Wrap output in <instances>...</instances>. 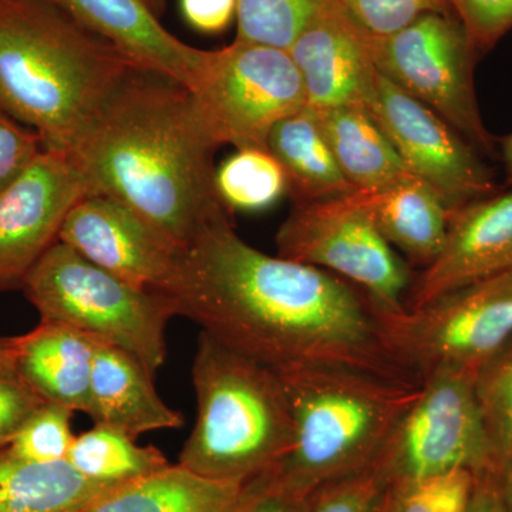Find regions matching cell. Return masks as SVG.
<instances>
[{
  "mask_svg": "<svg viewBox=\"0 0 512 512\" xmlns=\"http://www.w3.org/2000/svg\"><path fill=\"white\" fill-rule=\"evenodd\" d=\"M278 373L291 404L293 443L256 480L301 498L372 467L421 390V382L349 367L302 366Z\"/></svg>",
  "mask_w": 512,
  "mask_h": 512,
  "instance_id": "4",
  "label": "cell"
},
{
  "mask_svg": "<svg viewBox=\"0 0 512 512\" xmlns=\"http://www.w3.org/2000/svg\"><path fill=\"white\" fill-rule=\"evenodd\" d=\"M138 64L50 0H0V110L46 150L73 153Z\"/></svg>",
  "mask_w": 512,
  "mask_h": 512,
  "instance_id": "3",
  "label": "cell"
},
{
  "mask_svg": "<svg viewBox=\"0 0 512 512\" xmlns=\"http://www.w3.org/2000/svg\"><path fill=\"white\" fill-rule=\"evenodd\" d=\"M248 495L249 481L217 480L170 464L114 488L82 512H241Z\"/></svg>",
  "mask_w": 512,
  "mask_h": 512,
  "instance_id": "21",
  "label": "cell"
},
{
  "mask_svg": "<svg viewBox=\"0 0 512 512\" xmlns=\"http://www.w3.org/2000/svg\"><path fill=\"white\" fill-rule=\"evenodd\" d=\"M22 288L40 320L124 350L153 376L164 365L165 329L177 316L164 293L128 284L60 241L30 269Z\"/></svg>",
  "mask_w": 512,
  "mask_h": 512,
  "instance_id": "6",
  "label": "cell"
},
{
  "mask_svg": "<svg viewBox=\"0 0 512 512\" xmlns=\"http://www.w3.org/2000/svg\"><path fill=\"white\" fill-rule=\"evenodd\" d=\"M376 316L387 352L420 382L439 373L476 377L512 339V271Z\"/></svg>",
  "mask_w": 512,
  "mask_h": 512,
  "instance_id": "7",
  "label": "cell"
},
{
  "mask_svg": "<svg viewBox=\"0 0 512 512\" xmlns=\"http://www.w3.org/2000/svg\"><path fill=\"white\" fill-rule=\"evenodd\" d=\"M6 346H8V338H0V352H3Z\"/></svg>",
  "mask_w": 512,
  "mask_h": 512,
  "instance_id": "43",
  "label": "cell"
},
{
  "mask_svg": "<svg viewBox=\"0 0 512 512\" xmlns=\"http://www.w3.org/2000/svg\"><path fill=\"white\" fill-rule=\"evenodd\" d=\"M137 439L106 424L76 436L67 461L82 476L99 483L123 485L170 466L156 447H141Z\"/></svg>",
  "mask_w": 512,
  "mask_h": 512,
  "instance_id": "25",
  "label": "cell"
},
{
  "mask_svg": "<svg viewBox=\"0 0 512 512\" xmlns=\"http://www.w3.org/2000/svg\"><path fill=\"white\" fill-rule=\"evenodd\" d=\"M315 111L336 163L356 191L380 190L413 177L367 107Z\"/></svg>",
  "mask_w": 512,
  "mask_h": 512,
  "instance_id": "22",
  "label": "cell"
},
{
  "mask_svg": "<svg viewBox=\"0 0 512 512\" xmlns=\"http://www.w3.org/2000/svg\"><path fill=\"white\" fill-rule=\"evenodd\" d=\"M328 2L237 0V40L289 50L309 20Z\"/></svg>",
  "mask_w": 512,
  "mask_h": 512,
  "instance_id": "28",
  "label": "cell"
},
{
  "mask_svg": "<svg viewBox=\"0 0 512 512\" xmlns=\"http://www.w3.org/2000/svg\"><path fill=\"white\" fill-rule=\"evenodd\" d=\"M156 18L161 19L167 9L168 0H141Z\"/></svg>",
  "mask_w": 512,
  "mask_h": 512,
  "instance_id": "40",
  "label": "cell"
},
{
  "mask_svg": "<svg viewBox=\"0 0 512 512\" xmlns=\"http://www.w3.org/2000/svg\"><path fill=\"white\" fill-rule=\"evenodd\" d=\"M389 485L375 463L313 491L308 497L306 512H377Z\"/></svg>",
  "mask_w": 512,
  "mask_h": 512,
  "instance_id": "31",
  "label": "cell"
},
{
  "mask_svg": "<svg viewBox=\"0 0 512 512\" xmlns=\"http://www.w3.org/2000/svg\"><path fill=\"white\" fill-rule=\"evenodd\" d=\"M503 161L508 180L512 183V133L503 141Z\"/></svg>",
  "mask_w": 512,
  "mask_h": 512,
  "instance_id": "39",
  "label": "cell"
},
{
  "mask_svg": "<svg viewBox=\"0 0 512 512\" xmlns=\"http://www.w3.org/2000/svg\"><path fill=\"white\" fill-rule=\"evenodd\" d=\"M468 512H505L503 478L493 471L478 474Z\"/></svg>",
  "mask_w": 512,
  "mask_h": 512,
  "instance_id": "38",
  "label": "cell"
},
{
  "mask_svg": "<svg viewBox=\"0 0 512 512\" xmlns=\"http://www.w3.org/2000/svg\"><path fill=\"white\" fill-rule=\"evenodd\" d=\"M266 147L284 168L288 192L296 204L345 197L356 191L336 163L318 114L308 104L272 128Z\"/></svg>",
  "mask_w": 512,
  "mask_h": 512,
  "instance_id": "23",
  "label": "cell"
},
{
  "mask_svg": "<svg viewBox=\"0 0 512 512\" xmlns=\"http://www.w3.org/2000/svg\"><path fill=\"white\" fill-rule=\"evenodd\" d=\"M165 295L177 315L276 372L338 366L419 382L387 352L363 293L323 269L252 247L231 215L202 229Z\"/></svg>",
  "mask_w": 512,
  "mask_h": 512,
  "instance_id": "1",
  "label": "cell"
},
{
  "mask_svg": "<svg viewBox=\"0 0 512 512\" xmlns=\"http://www.w3.org/2000/svg\"><path fill=\"white\" fill-rule=\"evenodd\" d=\"M45 150L42 138L0 110V191L12 184Z\"/></svg>",
  "mask_w": 512,
  "mask_h": 512,
  "instance_id": "35",
  "label": "cell"
},
{
  "mask_svg": "<svg viewBox=\"0 0 512 512\" xmlns=\"http://www.w3.org/2000/svg\"><path fill=\"white\" fill-rule=\"evenodd\" d=\"M59 241L138 288L167 293L187 249L109 195L90 194L72 208Z\"/></svg>",
  "mask_w": 512,
  "mask_h": 512,
  "instance_id": "14",
  "label": "cell"
},
{
  "mask_svg": "<svg viewBox=\"0 0 512 512\" xmlns=\"http://www.w3.org/2000/svg\"><path fill=\"white\" fill-rule=\"evenodd\" d=\"M97 342L69 326L40 320L26 335L9 338L8 349L16 372L43 402L89 416Z\"/></svg>",
  "mask_w": 512,
  "mask_h": 512,
  "instance_id": "17",
  "label": "cell"
},
{
  "mask_svg": "<svg viewBox=\"0 0 512 512\" xmlns=\"http://www.w3.org/2000/svg\"><path fill=\"white\" fill-rule=\"evenodd\" d=\"M376 70L456 128L480 153L494 154L481 119L474 66L477 47L451 10L427 13L386 37H372Z\"/></svg>",
  "mask_w": 512,
  "mask_h": 512,
  "instance_id": "10",
  "label": "cell"
},
{
  "mask_svg": "<svg viewBox=\"0 0 512 512\" xmlns=\"http://www.w3.org/2000/svg\"><path fill=\"white\" fill-rule=\"evenodd\" d=\"M45 403L18 375L6 346L0 352V448L8 447L23 424Z\"/></svg>",
  "mask_w": 512,
  "mask_h": 512,
  "instance_id": "33",
  "label": "cell"
},
{
  "mask_svg": "<svg viewBox=\"0 0 512 512\" xmlns=\"http://www.w3.org/2000/svg\"><path fill=\"white\" fill-rule=\"evenodd\" d=\"M474 389L490 448L491 471L507 477L512 473V339L478 370Z\"/></svg>",
  "mask_w": 512,
  "mask_h": 512,
  "instance_id": "27",
  "label": "cell"
},
{
  "mask_svg": "<svg viewBox=\"0 0 512 512\" xmlns=\"http://www.w3.org/2000/svg\"><path fill=\"white\" fill-rule=\"evenodd\" d=\"M190 92L212 140L238 150H268L272 128L306 106L288 50L237 39L205 50Z\"/></svg>",
  "mask_w": 512,
  "mask_h": 512,
  "instance_id": "8",
  "label": "cell"
},
{
  "mask_svg": "<svg viewBox=\"0 0 512 512\" xmlns=\"http://www.w3.org/2000/svg\"><path fill=\"white\" fill-rule=\"evenodd\" d=\"M512 271V191L451 211L439 256L410 288L406 308Z\"/></svg>",
  "mask_w": 512,
  "mask_h": 512,
  "instance_id": "16",
  "label": "cell"
},
{
  "mask_svg": "<svg viewBox=\"0 0 512 512\" xmlns=\"http://www.w3.org/2000/svg\"><path fill=\"white\" fill-rule=\"evenodd\" d=\"M73 413L59 404H43L9 444L10 453L33 463L66 461L76 439L72 431Z\"/></svg>",
  "mask_w": 512,
  "mask_h": 512,
  "instance_id": "29",
  "label": "cell"
},
{
  "mask_svg": "<svg viewBox=\"0 0 512 512\" xmlns=\"http://www.w3.org/2000/svg\"><path fill=\"white\" fill-rule=\"evenodd\" d=\"M352 194L295 204L276 234V255L335 272L362 289L376 315H399L412 288L409 265Z\"/></svg>",
  "mask_w": 512,
  "mask_h": 512,
  "instance_id": "9",
  "label": "cell"
},
{
  "mask_svg": "<svg viewBox=\"0 0 512 512\" xmlns=\"http://www.w3.org/2000/svg\"><path fill=\"white\" fill-rule=\"evenodd\" d=\"M353 198L383 238L423 269L439 256L451 211L430 185L417 177L375 191H355Z\"/></svg>",
  "mask_w": 512,
  "mask_h": 512,
  "instance_id": "20",
  "label": "cell"
},
{
  "mask_svg": "<svg viewBox=\"0 0 512 512\" xmlns=\"http://www.w3.org/2000/svg\"><path fill=\"white\" fill-rule=\"evenodd\" d=\"M153 377L130 353L97 342L89 416L94 423L106 424L134 439L150 431L184 426L183 414L163 402Z\"/></svg>",
  "mask_w": 512,
  "mask_h": 512,
  "instance_id": "19",
  "label": "cell"
},
{
  "mask_svg": "<svg viewBox=\"0 0 512 512\" xmlns=\"http://www.w3.org/2000/svg\"><path fill=\"white\" fill-rule=\"evenodd\" d=\"M478 52H487L512 29V0H446Z\"/></svg>",
  "mask_w": 512,
  "mask_h": 512,
  "instance_id": "34",
  "label": "cell"
},
{
  "mask_svg": "<svg viewBox=\"0 0 512 512\" xmlns=\"http://www.w3.org/2000/svg\"><path fill=\"white\" fill-rule=\"evenodd\" d=\"M185 22L197 32L218 35L237 18V0H180Z\"/></svg>",
  "mask_w": 512,
  "mask_h": 512,
  "instance_id": "36",
  "label": "cell"
},
{
  "mask_svg": "<svg viewBox=\"0 0 512 512\" xmlns=\"http://www.w3.org/2000/svg\"><path fill=\"white\" fill-rule=\"evenodd\" d=\"M377 512H396V501H394L392 485H389V488H387L382 504H380L379 511Z\"/></svg>",
  "mask_w": 512,
  "mask_h": 512,
  "instance_id": "41",
  "label": "cell"
},
{
  "mask_svg": "<svg viewBox=\"0 0 512 512\" xmlns=\"http://www.w3.org/2000/svg\"><path fill=\"white\" fill-rule=\"evenodd\" d=\"M367 35L386 37L427 13L448 12L446 0H340Z\"/></svg>",
  "mask_w": 512,
  "mask_h": 512,
  "instance_id": "32",
  "label": "cell"
},
{
  "mask_svg": "<svg viewBox=\"0 0 512 512\" xmlns=\"http://www.w3.org/2000/svg\"><path fill=\"white\" fill-rule=\"evenodd\" d=\"M474 380L460 373L421 380L419 396L375 461L390 484L412 483L460 468L477 476L491 471Z\"/></svg>",
  "mask_w": 512,
  "mask_h": 512,
  "instance_id": "11",
  "label": "cell"
},
{
  "mask_svg": "<svg viewBox=\"0 0 512 512\" xmlns=\"http://www.w3.org/2000/svg\"><path fill=\"white\" fill-rule=\"evenodd\" d=\"M306 505L308 498L282 493L254 478L249 481L248 500L241 512H306Z\"/></svg>",
  "mask_w": 512,
  "mask_h": 512,
  "instance_id": "37",
  "label": "cell"
},
{
  "mask_svg": "<svg viewBox=\"0 0 512 512\" xmlns=\"http://www.w3.org/2000/svg\"><path fill=\"white\" fill-rule=\"evenodd\" d=\"M369 110L410 173L430 185L450 210L495 194L493 173L480 151L379 72Z\"/></svg>",
  "mask_w": 512,
  "mask_h": 512,
  "instance_id": "12",
  "label": "cell"
},
{
  "mask_svg": "<svg viewBox=\"0 0 512 512\" xmlns=\"http://www.w3.org/2000/svg\"><path fill=\"white\" fill-rule=\"evenodd\" d=\"M218 146L183 83L138 64L104 101L73 156L92 194L109 195L187 249L227 210Z\"/></svg>",
  "mask_w": 512,
  "mask_h": 512,
  "instance_id": "2",
  "label": "cell"
},
{
  "mask_svg": "<svg viewBox=\"0 0 512 512\" xmlns=\"http://www.w3.org/2000/svg\"><path fill=\"white\" fill-rule=\"evenodd\" d=\"M94 32L116 43L143 66L173 77L188 89L205 50L181 42L141 0H50Z\"/></svg>",
  "mask_w": 512,
  "mask_h": 512,
  "instance_id": "18",
  "label": "cell"
},
{
  "mask_svg": "<svg viewBox=\"0 0 512 512\" xmlns=\"http://www.w3.org/2000/svg\"><path fill=\"white\" fill-rule=\"evenodd\" d=\"M192 383L197 421L178 464L204 477L251 481L289 453L292 410L276 370L201 332Z\"/></svg>",
  "mask_w": 512,
  "mask_h": 512,
  "instance_id": "5",
  "label": "cell"
},
{
  "mask_svg": "<svg viewBox=\"0 0 512 512\" xmlns=\"http://www.w3.org/2000/svg\"><path fill=\"white\" fill-rule=\"evenodd\" d=\"M120 485L82 476L69 463H33L0 448V512H82Z\"/></svg>",
  "mask_w": 512,
  "mask_h": 512,
  "instance_id": "24",
  "label": "cell"
},
{
  "mask_svg": "<svg viewBox=\"0 0 512 512\" xmlns=\"http://www.w3.org/2000/svg\"><path fill=\"white\" fill-rule=\"evenodd\" d=\"M90 194L73 154L46 148L0 191V292L22 286L30 269L59 241L74 205Z\"/></svg>",
  "mask_w": 512,
  "mask_h": 512,
  "instance_id": "13",
  "label": "cell"
},
{
  "mask_svg": "<svg viewBox=\"0 0 512 512\" xmlns=\"http://www.w3.org/2000/svg\"><path fill=\"white\" fill-rule=\"evenodd\" d=\"M215 188L227 210L261 211L288 192L284 168L268 150L245 148L215 171Z\"/></svg>",
  "mask_w": 512,
  "mask_h": 512,
  "instance_id": "26",
  "label": "cell"
},
{
  "mask_svg": "<svg viewBox=\"0 0 512 512\" xmlns=\"http://www.w3.org/2000/svg\"><path fill=\"white\" fill-rule=\"evenodd\" d=\"M505 512H512V473L503 478Z\"/></svg>",
  "mask_w": 512,
  "mask_h": 512,
  "instance_id": "42",
  "label": "cell"
},
{
  "mask_svg": "<svg viewBox=\"0 0 512 512\" xmlns=\"http://www.w3.org/2000/svg\"><path fill=\"white\" fill-rule=\"evenodd\" d=\"M288 52L301 74L309 107L369 109L377 79L372 36L357 25L340 0H329L309 20Z\"/></svg>",
  "mask_w": 512,
  "mask_h": 512,
  "instance_id": "15",
  "label": "cell"
},
{
  "mask_svg": "<svg viewBox=\"0 0 512 512\" xmlns=\"http://www.w3.org/2000/svg\"><path fill=\"white\" fill-rule=\"evenodd\" d=\"M477 474L453 470L392 485L396 512H468Z\"/></svg>",
  "mask_w": 512,
  "mask_h": 512,
  "instance_id": "30",
  "label": "cell"
}]
</instances>
